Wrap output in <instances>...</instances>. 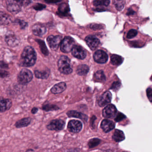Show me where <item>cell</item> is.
Wrapping results in <instances>:
<instances>
[{
    "mask_svg": "<svg viewBox=\"0 0 152 152\" xmlns=\"http://www.w3.org/2000/svg\"><path fill=\"white\" fill-rule=\"evenodd\" d=\"M37 59V54L35 50L31 46L25 47L21 53L20 60V65L23 67H30L34 66Z\"/></svg>",
    "mask_w": 152,
    "mask_h": 152,
    "instance_id": "obj_1",
    "label": "cell"
},
{
    "mask_svg": "<svg viewBox=\"0 0 152 152\" xmlns=\"http://www.w3.org/2000/svg\"><path fill=\"white\" fill-rule=\"evenodd\" d=\"M58 68L61 73L64 75H69L72 72L70 60L67 56L60 57L58 62Z\"/></svg>",
    "mask_w": 152,
    "mask_h": 152,
    "instance_id": "obj_2",
    "label": "cell"
},
{
    "mask_svg": "<svg viewBox=\"0 0 152 152\" xmlns=\"http://www.w3.org/2000/svg\"><path fill=\"white\" fill-rule=\"evenodd\" d=\"M74 45L75 41L74 39L70 37H66L61 42V50L64 53H68L71 51Z\"/></svg>",
    "mask_w": 152,
    "mask_h": 152,
    "instance_id": "obj_3",
    "label": "cell"
},
{
    "mask_svg": "<svg viewBox=\"0 0 152 152\" xmlns=\"http://www.w3.org/2000/svg\"><path fill=\"white\" fill-rule=\"evenodd\" d=\"M33 77V74L30 70L23 69L21 70L18 75V82L22 85H26L30 82Z\"/></svg>",
    "mask_w": 152,
    "mask_h": 152,
    "instance_id": "obj_4",
    "label": "cell"
},
{
    "mask_svg": "<svg viewBox=\"0 0 152 152\" xmlns=\"http://www.w3.org/2000/svg\"><path fill=\"white\" fill-rule=\"evenodd\" d=\"M47 41L51 49L53 50H56L61 42L62 37L58 35H51L47 37Z\"/></svg>",
    "mask_w": 152,
    "mask_h": 152,
    "instance_id": "obj_5",
    "label": "cell"
},
{
    "mask_svg": "<svg viewBox=\"0 0 152 152\" xmlns=\"http://www.w3.org/2000/svg\"><path fill=\"white\" fill-rule=\"evenodd\" d=\"M65 125V122L62 120H54L47 125V128L50 130L59 131L63 129Z\"/></svg>",
    "mask_w": 152,
    "mask_h": 152,
    "instance_id": "obj_6",
    "label": "cell"
},
{
    "mask_svg": "<svg viewBox=\"0 0 152 152\" xmlns=\"http://www.w3.org/2000/svg\"><path fill=\"white\" fill-rule=\"evenodd\" d=\"M94 60L99 64H104L108 61L109 57L107 53L101 50L96 51L93 56Z\"/></svg>",
    "mask_w": 152,
    "mask_h": 152,
    "instance_id": "obj_7",
    "label": "cell"
},
{
    "mask_svg": "<svg viewBox=\"0 0 152 152\" xmlns=\"http://www.w3.org/2000/svg\"><path fill=\"white\" fill-rule=\"evenodd\" d=\"M71 51L73 56L79 59H84L86 57V52L84 48L79 45H74Z\"/></svg>",
    "mask_w": 152,
    "mask_h": 152,
    "instance_id": "obj_8",
    "label": "cell"
},
{
    "mask_svg": "<svg viewBox=\"0 0 152 152\" xmlns=\"http://www.w3.org/2000/svg\"><path fill=\"white\" fill-rule=\"evenodd\" d=\"M117 110L115 105L112 104H108L104 109L102 112L104 118H111L116 116Z\"/></svg>",
    "mask_w": 152,
    "mask_h": 152,
    "instance_id": "obj_9",
    "label": "cell"
},
{
    "mask_svg": "<svg viewBox=\"0 0 152 152\" xmlns=\"http://www.w3.org/2000/svg\"><path fill=\"white\" fill-rule=\"evenodd\" d=\"M85 42L92 50L96 49L100 44V40L93 35L87 36L85 38Z\"/></svg>",
    "mask_w": 152,
    "mask_h": 152,
    "instance_id": "obj_10",
    "label": "cell"
},
{
    "mask_svg": "<svg viewBox=\"0 0 152 152\" xmlns=\"http://www.w3.org/2000/svg\"><path fill=\"white\" fill-rule=\"evenodd\" d=\"M68 127L70 132L74 133H78L82 129V124L80 121L73 120L69 121Z\"/></svg>",
    "mask_w": 152,
    "mask_h": 152,
    "instance_id": "obj_11",
    "label": "cell"
},
{
    "mask_svg": "<svg viewBox=\"0 0 152 152\" xmlns=\"http://www.w3.org/2000/svg\"><path fill=\"white\" fill-rule=\"evenodd\" d=\"M112 97V95L109 91H106L104 93L98 100V104L99 106L103 107L109 104L111 101Z\"/></svg>",
    "mask_w": 152,
    "mask_h": 152,
    "instance_id": "obj_12",
    "label": "cell"
},
{
    "mask_svg": "<svg viewBox=\"0 0 152 152\" xmlns=\"http://www.w3.org/2000/svg\"><path fill=\"white\" fill-rule=\"evenodd\" d=\"M32 32L35 35L41 37L46 33V28L42 24H35L32 27Z\"/></svg>",
    "mask_w": 152,
    "mask_h": 152,
    "instance_id": "obj_13",
    "label": "cell"
},
{
    "mask_svg": "<svg viewBox=\"0 0 152 152\" xmlns=\"http://www.w3.org/2000/svg\"><path fill=\"white\" fill-rule=\"evenodd\" d=\"M11 100L0 97V112H4L9 110L12 106Z\"/></svg>",
    "mask_w": 152,
    "mask_h": 152,
    "instance_id": "obj_14",
    "label": "cell"
},
{
    "mask_svg": "<svg viewBox=\"0 0 152 152\" xmlns=\"http://www.w3.org/2000/svg\"><path fill=\"white\" fill-rule=\"evenodd\" d=\"M115 124L113 121L108 119H104L102 121L101 127L104 132H109L115 128Z\"/></svg>",
    "mask_w": 152,
    "mask_h": 152,
    "instance_id": "obj_15",
    "label": "cell"
},
{
    "mask_svg": "<svg viewBox=\"0 0 152 152\" xmlns=\"http://www.w3.org/2000/svg\"><path fill=\"white\" fill-rule=\"evenodd\" d=\"M5 40L7 45L12 47H16L18 45L20 42L18 38H17L15 36L12 34L7 36L5 37Z\"/></svg>",
    "mask_w": 152,
    "mask_h": 152,
    "instance_id": "obj_16",
    "label": "cell"
},
{
    "mask_svg": "<svg viewBox=\"0 0 152 152\" xmlns=\"http://www.w3.org/2000/svg\"><path fill=\"white\" fill-rule=\"evenodd\" d=\"M67 88L66 84L64 82H60L54 85L51 89V92L54 94H59L62 93Z\"/></svg>",
    "mask_w": 152,
    "mask_h": 152,
    "instance_id": "obj_17",
    "label": "cell"
},
{
    "mask_svg": "<svg viewBox=\"0 0 152 152\" xmlns=\"http://www.w3.org/2000/svg\"><path fill=\"white\" fill-rule=\"evenodd\" d=\"M7 9L12 13H17L21 10V6L16 2L15 0H13L8 4Z\"/></svg>",
    "mask_w": 152,
    "mask_h": 152,
    "instance_id": "obj_18",
    "label": "cell"
},
{
    "mask_svg": "<svg viewBox=\"0 0 152 152\" xmlns=\"http://www.w3.org/2000/svg\"><path fill=\"white\" fill-rule=\"evenodd\" d=\"M35 75L37 78L45 79H47L50 75V70L47 68L44 70H35Z\"/></svg>",
    "mask_w": 152,
    "mask_h": 152,
    "instance_id": "obj_19",
    "label": "cell"
},
{
    "mask_svg": "<svg viewBox=\"0 0 152 152\" xmlns=\"http://www.w3.org/2000/svg\"><path fill=\"white\" fill-rule=\"evenodd\" d=\"M12 17L7 13L0 11V24L6 25L12 22Z\"/></svg>",
    "mask_w": 152,
    "mask_h": 152,
    "instance_id": "obj_20",
    "label": "cell"
},
{
    "mask_svg": "<svg viewBox=\"0 0 152 152\" xmlns=\"http://www.w3.org/2000/svg\"><path fill=\"white\" fill-rule=\"evenodd\" d=\"M67 115L69 117L78 118L81 119L85 121H87L88 118V117L85 114L76 111H70L67 113Z\"/></svg>",
    "mask_w": 152,
    "mask_h": 152,
    "instance_id": "obj_21",
    "label": "cell"
},
{
    "mask_svg": "<svg viewBox=\"0 0 152 152\" xmlns=\"http://www.w3.org/2000/svg\"><path fill=\"white\" fill-rule=\"evenodd\" d=\"M31 119L30 118H26L21 119L20 120L18 121L16 124L15 126L17 128H21L25 127L28 126L31 122Z\"/></svg>",
    "mask_w": 152,
    "mask_h": 152,
    "instance_id": "obj_22",
    "label": "cell"
},
{
    "mask_svg": "<svg viewBox=\"0 0 152 152\" xmlns=\"http://www.w3.org/2000/svg\"><path fill=\"white\" fill-rule=\"evenodd\" d=\"M112 138L115 142H121L125 139V136L124 133L121 130L116 129L112 136Z\"/></svg>",
    "mask_w": 152,
    "mask_h": 152,
    "instance_id": "obj_23",
    "label": "cell"
},
{
    "mask_svg": "<svg viewBox=\"0 0 152 152\" xmlns=\"http://www.w3.org/2000/svg\"><path fill=\"white\" fill-rule=\"evenodd\" d=\"M70 8L68 5L66 3H62L60 4L58 8V13L62 16H65L68 13Z\"/></svg>",
    "mask_w": 152,
    "mask_h": 152,
    "instance_id": "obj_24",
    "label": "cell"
},
{
    "mask_svg": "<svg viewBox=\"0 0 152 152\" xmlns=\"http://www.w3.org/2000/svg\"><path fill=\"white\" fill-rule=\"evenodd\" d=\"M123 61V58L119 55L113 54L111 57V62L115 66H119L122 64Z\"/></svg>",
    "mask_w": 152,
    "mask_h": 152,
    "instance_id": "obj_25",
    "label": "cell"
},
{
    "mask_svg": "<svg viewBox=\"0 0 152 152\" xmlns=\"http://www.w3.org/2000/svg\"><path fill=\"white\" fill-rule=\"evenodd\" d=\"M89 70V68L87 65H81L78 67L76 73L79 75H85L88 73Z\"/></svg>",
    "mask_w": 152,
    "mask_h": 152,
    "instance_id": "obj_26",
    "label": "cell"
},
{
    "mask_svg": "<svg viewBox=\"0 0 152 152\" xmlns=\"http://www.w3.org/2000/svg\"><path fill=\"white\" fill-rule=\"evenodd\" d=\"M95 80L99 82H104L106 80V77L103 71L99 70L95 74Z\"/></svg>",
    "mask_w": 152,
    "mask_h": 152,
    "instance_id": "obj_27",
    "label": "cell"
},
{
    "mask_svg": "<svg viewBox=\"0 0 152 152\" xmlns=\"http://www.w3.org/2000/svg\"><path fill=\"white\" fill-rule=\"evenodd\" d=\"M110 0H94L93 2L94 5L98 7V6H108L110 4Z\"/></svg>",
    "mask_w": 152,
    "mask_h": 152,
    "instance_id": "obj_28",
    "label": "cell"
},
{
    "mask_svg": "<svg viewBox=\"0 0 152 152\" xmlns=\"http://www.w3.org/2000/svg\"><path fill=\"white\" fill-rule=\"evenodd\" d=\"M113 4L117 10L121 11L124 8L125 2L124 0H113Z\"/></svg>",
    "mask_w": 152,
    "mask_h": 152,
    "instance_id": "obj_29",
    "label": "cell"
},
{
    "mask_svg": "<svg viewBox=\"0 0 152 152\" xmlns=\"http://www.w3.org/2000/svg\"><path fill=\"white\" fill-rule=\"evenodd\" d=\"M37 42L39 44L40 49H41L42 53L45 55H48L49 54V51H48V49H47V47H46L44 42L41 40H37Z\"/></svg>",
    "mask_w": 152,
    "mask_h": 152,
    "instance_id": "obj_30",
    "label": "cell"
},
{
    "mask_svg": "<svg viewBox=\"0 0 152 152\" xmlns=\"http://www.w3.org/2000/svg\"><path fill=\"white\" fill-rule=\"evenodd\" d=\"M100 142H101V141L100 139H98V138H93V139L90 140L88 142V145L89 148H93V147L98 145L100 143Z\"/></svg>",
    "mask_w": 152,
    "mask_h": 152,
    "instance_id": "obj_31",
    "label": "cell"
},
{
    "mask_svg": "<svg viewBox=\"0 0 152 152\" xmlns=\"http://www.w3.org/2000/svg\"><path fill=\"white\" fill-rule=\"evenodd\" d=\"M43 109L44 110L48 112L49 111L56 110H58L59 108L56 105L46 104L43 106Z\"/></svg>",
    "mask_w": 152,
    "mask_h": 152,
    "instance_id": "obj_32",
    "label": "cell"
},
{
    "mask_svg": "<svg viewBox=\"0 0 152 152\" xmlns=\"http://www.w3.org/2000/svg\"><path fill=\"white\" fill-rule=\"evenodd\" d=\"M137 33H138V32H137V30H136V29H131L128 33L127 37L128 39H131V38H134L137 35Z\"/></svg>",
    "mask_w": 152,
    "mask_h": 152,
    "instance_id": "obj_33",
    "label": "cell"
},
{
    "mask_svg": "<svg viewBox=\"0 0 152 152\" xmlns=\"http://www.w3.org/2000/svg\"><path fill=\"white\" fill-rule=\"evenodd\" d=\"M20 6H26L30 4L31 0H15Z\"/></svg>",
    "mask_w": 152,
    "mask_h": 152,
    "instance_id": "obj_34",
    "label": "cell"
},
{
    "mask_svg": "<svg viewBox=\"0 0 152 152\" xmlns=\"http://www.w3.org/2000/svg\"><path fill=\"white\" fill-rule=\"evenodd\" d=\"M46 8V5L42 4L37 3L35 4L34 6V8L36 10H42Z\"/></svg>",
    "mask_w": 152,
    "mask_h": 152,
    "instance_id": "obj_35",
    "label": "cell"
},
{
    "mask_svg": "<svg viewBox=\"0 0 152 152\" xmlns=\"http://www.w3.org/2000/svg\"><path fill=\"white\" fill-rule=\"evenodd\" d=\"M146 93H147V96H148V99L150 100V102H152V89L151 88H147L146 90Z\"/></svg>",
    "mask_w": 152,
    "mask_h": 152,
    "instance_id": "obj_36",
    "label": "cell"
},
{
    "mask_svg": "<svg viewBox=\"0 0 152 152\" xmlns=\"http://www.w3.org/2000/svg\"><path fill=\"white\" fill-rule=\"evenodd\" d=\"M126 117L125 115L122 114L121 113H119L117 115V117H116V118H115V121L117 122H118V121H120L123 120V119L126 118Z\"/></svg>",
    "mask_w": 152,
    "mask_h": 152,
    "instance_id": "obj_37",
    "label": "cell"
},
{
    "mask_svg": "<svg viewBox=\"0 0 152 152\" xmlns=\"http://www.w3.org/2000/svg\"><path fill=\"white\" fill-rule=\"evenodd\" d=\"M9 75V72L2 69H0V77H5Z\"/></svg>",
    "mask_w": 152,
    "mask_h": 152,
    "instance_id": "obj_38",
    "label": "cell"
},
{
    "mask_svg": "<svg viewBox=\"0 0 152 152\" xmlns=\"http://www.w3.org/2000/svg\"><path fill=\"white\" fill-rule=\"evenodd\" d=\"M120 87V83L119 82H115L112 84L111 88L113 89V90H117L118 88H119Z\"/></svg>",
    "mask_w": 152,
    "mask_h": 152,
    "instance_id": "obj_39",
    "label": "cell"
},
{
    "mask_svg": "<svg viewBox=\"0 0 152 152\" xmlns=\"http://www.w3.org/2000/svg\"><path fill=\"white\" fill-rule=\"evenodd\" d=\"M18 23H19V24H20L21 28H22V29H24V28H26L28 26L27 23L23 21V20H19V21H18Z\"/></svg>",
    "mask_w": 152,
    "mask_h": 152,
    "instance_id": "obj_40",
    "label": "cell"
},
{
    "mask_svg": "<svg viewBox=\"0 0 152 152\" xmlns=\"http://www.w3.org/2000/svg\"><path fill=\"white\" fill-rule=\"evenodd\" d=\"M91 28L92 29H98L100 28H102V26L101 25H98V24H92L91 25Z\"/></svg>",
    "mask_w": 152,
    "mask_h": 152,
    "instance_id": "obj_41",
    "label": "cell"
},
{
    "mask_svg": "<svg viewBox=\"0 0 152 152\" xmlns=\"http://www.w3.org/2000/svg\"><path fill=\"white\" fill-rule=\"evenodd\" d=\"M9 67L8 64L4 61H0V68L2 69H8Z\"/></svg>",
    "mask_w": 152,
    "mask_h": 152,
    "instance_id": "obj_42",
    "label": "cell"
},
{
    "mask_svg": "<svg viewBox=\"0 0 152 152\" xmlns=\"http://www.w3.org/2000/svg\"><path fill=\"white\" fill-rule=\"evenodd\" d=\"M62 0H45L46 2L48 4H55L59 2Z\"/></svg>",
    "mask_w": 152,
    "mask_h": 152,
    "instance_id": "obj_43",
    "label": "cell"
},
{
    "mask_svg": "<svg viewBox=\"0 0 152 152\" xmlns=\"http://www.w3.org/2000/svg\"><path fill=\"white\" fill-rule=\"evenodd\" d=\"M134 13L135 12H134L133 10H132L131 9H129V10H128V12L127 13V15H133V14H134Z\"/></svg>",
    "mask_w": 152,
    "mask_h": 152,
    "instance_id": "obj_44",
    "label": "cell"
},
{
    "mask_svg": "<svg viewBox=\"0 0 152 152\" xmlns=\"http://www.w3.org/2000/svg\"><path fill=\"white\" fill-rule=\"evenodd\" d=\"M37 111H38V109L37 108H34L31 110V113L33 114H35L37 112Z\"/></svg>",
    "mask_w": 152,
    "mask_h": 152,
    "instance_id": "obj_45",
    "label": "cell"
},
{
    "mask_svg": "<svg viewBox=\"0 0 152 152\" xmlns=\"http://www.w3.org/2000/svg\"><path fill=\"white\" fill-rule=\"evenodd\" d=\"M33 152V150H31V149H29V150H28L27 151H26V152Z\"/></svg>",
    "mask_w": 152,
    "mask_h": 152,
    "instance_id": "obj_46",
    "label": "cell"
},
{
    "mask_svg": "<svg viewBox=\"0 0 152 152\" xmlns=\"http://www.w3.org/2000/svg\"><path fill=\"white\" fill-rule=\"evenodd\" d=\"M71 152H78L77 151H76V150H74V151H73Z\"/></svg>",
    "mask_w": 152,
    "mask_h": 152,
    "instance_id": "obj_47",
    "label": "cell"
},
{
    "mask_svg": "<svg viewBox=\"0 0 152 152\" xmlns=\"http://www.w3.org/2000/svg\"></svg>",
    "mask_w": 152,
    "mask_h": 152,
    "instance_id": "obj_48",
    "label": "cell"
}]
</instances>
